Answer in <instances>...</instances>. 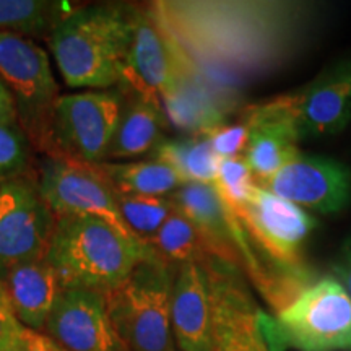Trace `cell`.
I'll list each match as a JSON object with an SVG mask.
<instances>
[{"label": "cell", "mask_w": 351, "mask_h": 351, "mask_svg": "<svg viewBox=\"0 0 351 351\" xmlns=\"http://www.w3.org/2000/svg\"><path fill=\"white\" fill-rule=\"evenodd\" d=\"M288 96L300 140L339 134L351 121V65H341Z\"/></svg>", "instance_id": "obj_17"}, {"label": "cell", "mask_w": 351, "mask_h": 351, "mask_svg": "<svg viewBox=\"0 0 351 351\" xmlns=\"http://www.w3.org/2000/svg\"><path fill=\"white\" fill-rule=\"evenodd\" d=\"M174 210L186 217L199 231L210 256L218 261L241 265L238 247L239 221L219 199L217 189L208 184L189 182L169 197Z\"/></svg>", "instance_id": "obj_18"}, {"label": "cell", "mask_w": 351, "mask_h": 351, "mask_svg": "<svg viewBox=\"0 0 351 351\" xmlns=\"http://www.w3.org/2000/svg\"><path fill=\"white\" fill-rule=\"evenodd\" d=\"M56 219L36 184L21 178L0 184V275L46 257Z\"/></svg>", "instance_id": "obj_10"}, {"label": "cell", "mask_w": 351, "mask_h": 351, "mask_svg": "<svg viewBox=\"0 0 351 351\" xmlns=\"http://www.w3.org/2000/svg\"><path fill=\"white\" fill-rule=\"evenodd\" d=\"M147 245L153 254L163 258L169 265H184V263L204 265L212 257L199 231L176 210L161 225L156 234L147 241Z\"/></svg>", "instance_id": "obj_23"}, {"label": "cell", "mask_w": 351, "mask_h": 351, "mask_svg": "<svg viewBox=\"0 0 351 351\" xmlns=\"http://www.w3.org/2000/svg\"><path fill=\"white\" fill-rule=\"evenodd\" d=\"M0 78L15 99L28 138L46 147L52 106L60 96L47 52L33 39L0 33Z\"/></svg>", "instance_id": "obj_8"}, {"label": "cell", "mask_w": 351, "mask_h": 351, "mask_svg": "<svg viewBox=\"0 0 351 351\" xmlns=\"http://www.w3.org/2000/svg\"><path fill=\"white\" fill-rule=\"evenodd\" d=\"M283 348L285 343L282 339H280V333L278 328H276L275 320L270 319L269 315L263 314L261 311L252 351H282Z\"/></svg>", "instance_id": "obj_30"}, {"label": "cell", "mask_w": 351, "mask_h": 351, "mask_svg": "<svg viewBox=\"0 0 351 351\" xmlns=\"http://www.w3.org/2000/svg\"><path fill=\"white\" fill-rule=\"evenodd\" d=\"M44 330L65 351H124L109 319L106 295L93 289H60Z\"/></svg>", "instance_id": "obj_12"}, {"label": "cell", "mask_w": 351, "mask_h": 351, "mask_svg": "<svg viewBox=\"0 0 351 351\" xmlns=\"http://www.w3.org/2000/svg\"><path fill=\"white\" fill-rule=\"evenodd\" d=\"M143 241L98 217H57L46 258L62 288L106 293L152 257Z\"/></svg>", "instance_id": "obj_3"}, {"label": "cell", "mask_w": 351, "mask_h": 351, "mask_svg": "<svg viewBox=\"0 0 351 351\" xmlns=\"http://www.w3.org/2000/svg\"><path fill=\"white\" fill-rule=\"evenodd\" d=\"M166 114L160 101L135 95L121 114L106 158L129 160L153 152L161 143Z\"/></svg>", "instance_id": "obj_20"}, {"label": "cell", "mask_w": 351, "mask_h": 351, "mask_svg": "<svg viewBox=\"0 0 351 351\" xmlns=\"http://www.w3.org/2000/svg\"><path fill=\"white\" fill-rule=\"evenodd\" d=\"M16 319L21 326L41 332L46 328L59 296L60 282L47 258H38L10 267L0 275Z\"/></svg>", "instance_id": "obj_19"}, {"label": "cell", "mask_w": 351, "mask_h": 351, "mask_svg": "<svg viewBox=\"0 0 351 351\" xmlns=\"http://www.w3.org/2000/svg\"><path fill=\"white\" fill-rule=\"evenodd\" d=\"M117 207L127 228L147 244L174 212L169 197L122 194L116 191Z\"/></svg>", "instance_id": "obj_25"}, {"label": "cell", "mask_w": 351, "mask_h": 351, "mask_svg": "<svg viewBox=\"0 0 351 351\" xmlns=\"http://www.w3.org/2000/svg\"><path fill=\"white\" fill-rule=\"evenodd\" d=\"M232 215L243 226L249 243L244 269L256 261L282 267L307 265L302 252L317 219L300 205L257 186L245 207Z\"/></svg>", "instance_id": "obj_6"}, {"label": "cell", "mask_w": 351, "mask_h": 351, "mask_svg": "<svg viewBox=\"0 0 351 351\" xmlns=\"http://www.w3.org/2000/svg\"><path fill=\"white\" fill-rule=\"evenodd\" d=\"M25 327L16 319L5 288L0 282V351H23Z\"/></svg>", "instance_id": "obj_29"}, {"label": "cell", "mask_w": 351, "mask_h": 351, "mask_svg": "<svg viewBox=\"0 0 351 351\" xmlns=\"http://www.w3.org/2000/svg\"><path fill=\"white\" fill-rule=\"evenodd\" d=\"M16 119H19V111H16L15 99L0 78V124H16Z\"/></svg>", "instance_id": "obj_33"}, {"label": "cell", "mask_w": 351, "mask_h": 351, "mask_svg": "<svg viewBox=\"0 0 351 351\" xmlns=\"http://www.w3.org/2000/svg\"><path fill=\"white\" fill-rule=\"evenodd\" d=\"M243 122L249 129L244 158L256 181L265 182L300 156V135L288 95L247 106Z\"/></svg>", "instance_id": "obj_14"}, {"label": "cell", "mask_w": 351, "mask_h": 351, "mask_svg": "<svg viewBox=\"0 0 351 351\" xmlns=\"http://www.w3.org/2000/svg\"><path fill=\"white\" fill-rule=\"evenodd\" d=\"M28 137L16 124H0V181L16 179L28 165Z\"/></svg>", "instance_id": "obj_27"}, {"label": "cell", "mask_w": 351, "mask_h": 351, "mask_svg": "<svg viewBox=\"0 0 351 351\" xmlns=\"http://www.w3.org/2000/svg\"><path fill=\"white\" fill-rule=\"evenodd\" d=\"M182 69L181 49L156 20L152 8L137 10L121 83H125L134 95L161 103L176 90Z\"/></svg>", "instance_id": "obj_11"}, {"label": "cell", "mask_w": 351, "mask_h": 351, "mask_svg": "<svg viewBox=\"0 0 351 351\" xmlns=\"http://www.w3.org/2000/svg\"><path fill=\"white\" fill-rule=\"evenodd\" d=\"M153 158L173 168L184 184L199 182L215 186L221 158L215 155L205 135L179 140H161L153 150Z\"/></svg>", "instance_id": "obj_21"}, {"label": "cell", "mask_w": 351, "mask_h": 351, "mask_svg": "<svg viewBox=\"0 0 351 351\" xmlns=\"http://www.w3.org/2000/svg\"><path fill=\"white\" fill-rule=\"evenodd\" d=\"M23 351H65L49 335L26 328L23 332Z\"/></svg>", "instance_id": "obj_31"}, {"label": "cell", "mask_w": 351, "mask_h": 351, "mask_svg": "<svg viewBox=\"0 0 351 351\" xmlns=\"http://www.w3.org/2000/svg\"><path fill=\"white\" fill-rule=\"evenodd\" d=\"M176 271L174 265L152 254L106 293L109 319L124 351H176L171 330Z\"/></svg>", "instance_id": "obj_4"}, {"label": "cell", "mask_w": 351, "mask_h": 351, "mask_svg": "<svg viewBox=\"0 0 351 351\" xmlns=\"http://www.w3.org/2000/svg\"><path fill=\"white\" fill-rule=\"evenodd\" d=\"M276 197L320 213H337L351 202V173L330 158L298 156L261 184Z\"/></svg>", "instance_id": "obj_13"}, {"label": "cell", "mask_w": 351, "mask_h": 351, "mask_svg": "<svg viewBox=\"0 0 351 351\" xmlns=\"http://www.w3.org/2000/svg\"><path fill=\"white\" fill-rule=\"evenodd\" d=\"M335 271L339 275V282L343 285L346 293L351 298V236L345 241L340 249L339 262L335 265Z\"/></svg>", "instance_id": "obj_32"}, {"label": "cell", "mask_w": 351, "mask_h": 351, "mask_svg": "<svg viewBox=\"0 0 351 351\" xmlns=\"http://www.w3.org/2000/svg\"><path fill=\"white\" fill-rule=\"evenodd\" d=\"M114 189L122 194L166 197L173 194L184 181L173 168L158 160L134 163H98Z\"/></svg>", "instance_id": "obj_22"}, {"label": "cell", "mask_w": 351, "mask_h": 351, "mask_svg": "<svg viewBox=\"0 0 351 351\" xmlns=\"http://www.w3.org/2000/svg\"><path fill=\"white\" fill-rule=\"evenodd\" d=\"M215 155L221 160L225 158H238L241 153H245L249 142V129L245 122L231 125H221L207 135Z\"/></svg>", "instance_id": "obj_28"}, {"label": "cell", "mask_w": 351, "mask_h": 351, "mask_svg": "<svg viewBox=\"0 0 351 351\" xmlns=\"http://www.w3.org/2000/svg\"><path fill=\"white\" fill-rule=\"evenodd\" d=\"M64 3L43 0H0V33L38 36L52 32L70 13Z\"/></svg>", "instance_id": "obj_24"}, {"label": "cell", "mask_w": 351, "mask_h": 351, "mask_svg": "<svg viewBox=\"0 0 351 351\" xmlns=\"http://www.w3.org/2000/svg\"><path fill=\"white\" fill-rule=\"evenodd\" d=\"M124 101L116 90H85L60 95L52 106L49 156L103 163L119 125Z\"/></svg>", "instance_id": "obj_5"}, {"label": "cell", "mask_w": 351, "mask_h": 351, "mask_svg": "<svg viewBox=\"0 0 351 351\" xmlns=\"http://www.w3.org/2000/svg\"><path fill=\"white\" fill-rule=\"evenodd\" d=\"M36 187L56 217H98L135 236L122 219L116 189L99 165L70 156H47L39 169Z\"/></svg>", "instance_id": "obj_9"}, {"label": "cell", "mask_w": 351, "mask_h": 351, "mask_svg": "<svg viewBox=\"0 0 351 351\" xmlns=\"http://www.w3.org/2000/svg\"><path fill=\"white\" fill-rule=\"evenodd\" d=\"M285 346L298 351H351V298L335 276H322L276 314Z\"/></svg>", "instance_id": "obj_7"}, {"label": "cell", "mask_w": 351, "mask_h": 351, "mask_svg": "<svg viewBox=\"0 0 351 351\" xmlns=\"http://www.w3.org/2000/svg\"><path fill=\"white\" fill-rule=\"evenodd\" d=\"M171 330L182 351H215L213 301L204 267H178L171 298Z\"/></svg>", "instance_id": "obj_16"}, {"label": "cell", "mask_w": 351, "mask_h": 351, "mask_svg": "<svg viewBox=\"0 0 351 351\" xmlns=\"http://www.w3.org/2000/svg\"><path fill=\"white\" fill-rule=\"evenodd\" d=\"M152 12L197 72L236 96L282 67L313 20V5L300 2H158Z\"/></svg>", "instance_id": "obj_1"}, {"label": "cell", "mask_w": 351, "mask_h": 351, "mask_svg": "<svg viewBox=\"0 0 351 351\" xmlns=\"http://www.w3.org/2000/svg\"><path fill=\"white\" fill-rule=\"evenodd\" d=\"M219 199L231 213L244 208L257 189L256 178L244 156L225 158L218 165V178L215 182Z\"/></svg>", "instance_id": "obj_26"}, {"label": "cell", "mask_w": 351, "mask_h": 351, "mask_svg": "<svg viewBox=\"0 0 351 351\" xmlns=\"http://www.w3.org/2000/svg\"><path fill=\"white\" fill-rule=\"evenodd\" d=\"M137 10L121 5L77 8L56 26L51 52L69 88L109 90L121 83Z\"/></svg>", "instance_id": "obj_2"}, {"label": "cell", "mask_w": 351, "mask_h": 351, "mask_svg": "<svg viewBox=\"0 0 351 351\" xmlns=\"http://www.w3.org/2000/svg\"><path fill=\"white\" fill-rule=\"evenodd\" d=\"M213 301L215 351H252L261 309L238 275V267L208 258L204 263Z\"/></svg>", "instance_id": "obj_15"}]
</instances>
